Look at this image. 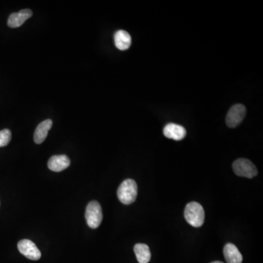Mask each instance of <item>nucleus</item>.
Returning <instances> with one entry per match:
<instances>
[{
    "mask_svg": "<svg viewBox=\"0 0 263 263\" xmlns=\"http://www.w3.org/2000/svg\"><path fill=\"white\" fill-rule=\"evenodd\" d=\"M184 217L192 227H201L205 220V212L203 206L197 202L189 203L184 210Z\"/></svg>",
    "mask_w": 263,
    "mask_h": 263,
    "instance_id": "1",
    "label": "nucleus"
},
{
    "mask_svg": "<svg viewBox=\"0 0 263 263\" xmlns=\"http://www.w3.org/2000/svg\"><path fill=\"white\" fill-rule=\"evenodd\" d=\"M117 196L121 203L130 205L136 200L138 196V185L133 179H126L120 184L117 191Z\"/></svg>",
    "mask_w": 263,
    "mask_h": 263,
    "instance_id": "2",
    "label": "nucleus"
},
{
    "mask_svg": "<svg viewBox=\"0 0 263 263\" xmlns=\"http://www.w3.org/2000/svg\"><path fill=\"white\" fill-rule=\"evenodd\" d=\"M85 217L88 226L91 228L96 229L102 223V212L100 204L97 201H91L86 209Z\"/></svg>",
    "mask_w": 263,
    "mask_h": 263,
    "instance_id": "3",
    "label": "nucleus"
},
{
    "mask_svg": "<svg viewBox=\"0 0 263 263\" xmlns=\"http://www.w3.org/2000/svg\"><path fill=\"white\" fill-rule=\"evenodd\" d=\"M235 174L245 178H252L258 175V172L255 165L246 159H239L233 164Z\"/></svg>",
    "mask_w": 263,
    "mask_h": 263,
    "instance_id": "4",
    "label": "nucleus"
},
{
    "mask_svg": "<svg viewBox=\"0 0 263 263\" xmlns=\"http://www.w3.org/2000/svg\"><path fill=\"white\" fill-rule=\"evenodd\" d=\"M246 114V107L242 104L233 105L227 113L226 123L230 128L237 127L243 121Z\"/></svg>",
    "mask_w": 263,
    "mask_h": 263,
    "instance_id": "5",
    "label": "nucleus"
},
{
    "mask_svg": "<svg viewBox=\"0 0 263 263\" xmlns=\"http://www.w3.org/2000/svg\"><path fill=\"white\" fill-rule=\"evenodd\" d=\"M18 249L21 254L31 261H38L41 259V251L32 240L24 239L18 243Z\"/></svg>",
    "mask_w": 263,
    "mask_h": 263,
    "instance_id": "6",
    "label": "nucleus"
},
{
    "mask_svg": "<svg viewBox=\"0 0 263 263\" xmlns=\"http://www.w3.org/2000/svg\"><path fill=\"white\" fill-rule=\"evenodd\" d=\"M32 16V11L29 9H24L18 13H13L9 16L7 25L10 28H18L22 26L27 19Z\"/></svg>",
    "mask_w": 263,
    "mask_h": 263,
    "instance_id": "7",
    "label": "nucleus"
},
{
    "mask_svg": "<svg viewBox=\"0 0 263 263\" xmlns=\"http://www.w3.org/2000/svg\"><path fill=\"white\" fill-rule=\"evenodd\" d=\"M71 165V160L66 155H54L49 159L48 167L53 172H61L68 168Z\"/></svg>",
    "mask_w": 263,
    "mask_h": 263,
    "instance_id": "8",
    "label": "nucleus"
},
{
    "mask_svg": "<svg viewBox=\"0 0 263 263\" xmlns=\"http://www.w3.org/2000/svg\"><path fill=\"white\" fill-rule=\"evenodd\" d=\"M163 133L166 138L175 140V141H181L185 138L187 131L182 126L170 123L165 127Z\"/></svg>",
    "mask_w": 263,
    "mask_h": 263,
    "instance_id": "9",
    "label": "nucleus"
},
{
    "mask_svg": "<svg viewBox=\"0 0 263 263\" xmlns=\"http://www.w3.org/2000/svg\"><path fill=\"white\" fill-rule=\"evenodd\" d=\"M223 252H224V258L227 263H241L243 261V256L241 253L233 243L226 244Z\"/></svg>",
    "mask_w": 263,
    "mask_h": 263,
    "instance_id": "10",
    "label": "nucleus"
},
{
    "mask_svg": "<svg viewBox=\"0 0 263 263\" xmlns=\"http://www.w3.org/2000/svg\"><path fill=\"white\" fill-rule=\"evenodd\" d=\"M53 125V121L50 120H46L42 121L39 125L37 127L34 134V141L35 143L41 144L47 138L49 130Z\"/></svg>",
    "mask_w": 263,
    "mask_h": 263,
    "instance_id": "11",
    "label": "nucleus"
},
{
    "mask_svg": "<svg viewBox=\"0 0 263 263\" xmlns=\"http://www.w3.org/2000/svg\"><path fill=\"white\" fill-rule=\"evenodd\" d=\"M114 42L119 50H127L131 46L132 38L130 34L124 30H119L114 35Z\"/></svg>",
    "mask_w": 263,
    "mask_h": 263,
    "instance_id": "12",
    "label": "nucleus"
},
{
    "mask_svg": "<svg viewBox=\"0 0 263 263\" xmlns=\"http://www.w3.org/2000/svg\"><path fill=\"white\" fill-rule=\"evenodd\" d=\"M134 252L139 263H148L151 260L149 247L144 243H137L134 246Z\"/></svg>",
    "mask_w": 263,
    "mask_h": 263,
    "instance_id": "13",
    "label": "nucleus"
},
{
    "mask_svg": "<svg viewBox=\"0 0 263 263\" xmlns=\"http://www.w3.org/2000/svg\"><path fill=\"white\" fill-rule=\"evenodd\" d=\"M12 134L8 129L0 131V147L6 146L11 141Z\"/></svg>",
    "mask_w": 263,
    "mask_h": 263,
    "instance_id": "14",
    "label": "nucleus"
},
{
    "mask_svg": "<svg viewBox=\"0 0 263 263\" xmlns=\"http://www.w3.org/2000/svg\"><path fill=\"white\" fill-rule=\"evenodd\" d=\"M211 263H224L220 262V261H215V262Z\"/></svg>",
    "mask_w": 263,
    "mask_h": 263,
    "instance_id": "15",
    "label": "nucleus"
}]
</instances>
